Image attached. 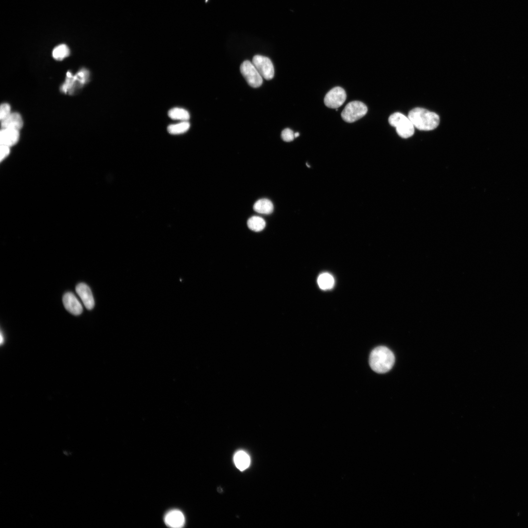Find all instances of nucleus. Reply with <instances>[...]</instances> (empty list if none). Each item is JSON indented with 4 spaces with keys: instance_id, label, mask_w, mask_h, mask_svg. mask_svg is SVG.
<instances>
[{
    "instance_id": "1",
    "label": "nucleus",
    "mask_w": 528,
    "mask_h": 528,
    "mask_svg": "<svg viewBox=\"0 0 528 528\" xmlns=\"http://www.w3.org/2000/svg\"><path fill=\"white\" fill-rule=\"evenodd\" d=\"M393 352L385 346H379L373 350L369 357V364L373 371L380 374L390 371L395 363Z\"/></svg>"
},
{
    "instance_id": "2",
    "label": "nucleus",
    "mask_w": 528,
    "mask_h": 528,
    "mask_svg": "<svg viewBox=\"0 0 528 528\" xmlns=\"http://www.w3.org/2000/svg\"><path fill=\"white\" fill-rule=\"evenodd\" d=\"M408 117L415 128L422 131L433 130L440 124V118L437 114L421 108H416L410 111Z\"/></svg>"
},
{
    "instance_id": "3",
    "label": "nucleus",
    "mask_w": 528,
    "mask_h": 528,
    "mask_svg": "<svg viewBox=\"0 0 528 528\" xmlns=\"http://www.w3.org/2000/svg\"><path fill=\"white\" fill-rule=\"evenodd\" d=\"M389 124L396 128L398 134L402 138L407 139L412 137L415 127L408 118L400 113L391 115L388 119Z\"/></svg>"
},
{
    "instance_id": "4",
    "label": "nucleus",
    "mask_w": 528,
    "mask_h": 528,
    "mask_svg": "<svg viewBox=\"0 0 528 528\" xmlns=\"http://www.w3.org/2000/svg\"><path fill=\"white\" fill-rule=\"evenodd\" d=\"M366 105L362 102L354 101L346 105L342 113V117L346 122L354 123L362 117L367 113Z\"/></svg>"
},
{
    "instance_id": "5",
    "label": "nucleus",
    "mask_w": 528,
    "mask_h": 528,
    "mask_svg": "<svg viewBox=\"0 0 528 528\" xmlns=\"http://www.w3.org/2000/svg\"><path fill=\"white\" fill-rule=\"evenodd\" d=\"M240 71L242 76L251 87L257 88L263 83V78L260 75L252 62L246 61L243 62L240 66Z\"/></svg>"
},
{
    "instance_id": "6",
    "label": "nucleus",
    "mask_w": 528,
    "mask_h": 528,
    "mask_svg": "<svg viewBox=\"0 0 528 528\" xmlns=\"http://www.w3.org/2000/svg\"><path fill=\"white\" fill-rule=\"evenodd\" d=\"M252 63L263 78L267 80L273 78L275 76L274 66L268 58L256 55L252 59Z\"/></svg>"
},
{
    "instance_id": "7",
    "label": "nucleus",
    "mask_w": 528,
    "mask_h": 528,
    "mask_svg": "<svg viewBox=\"0 0 528 528\" xmlns=\"http://www.w3.org/2000/svg\"><path fill=\"white\" fill-rule=\"evenodd\" d=\"M346 97L345 91L342 87H336L326 94L325 104L329 109H337L343 104Z\"/></svg>"
},
{
    "instance_id": "8",
    "label": "nucleus",
    "mask_w": 528,
    "mask_h": 528,
    "mask_svg": "<svg viewBox=\"0 0 528 528\" xmlns=\"http://www.w3.org/2000/svg\"><path fill=\"white\" fill-rule=\"evenodd\" d=\"M63 302L66 309L72 314L78 315L82 312V305L73 293L69 292L65 294L63 298Z\"/></svg>"
},
{
    "instance_id": "9",
    "label": "nucleus",
    "mask_w": 528,
    "mask_h": 528,
    "mask_svg": "<svg viewBox=\"0 0 528 528\" xmlns=\"http://www.w3.org/2000/svg\"><path fill=\"white\" fill-rule=\"evenodd\" d=\"M76 292L85 307L88 310L93 309L94 306V300L89 287L85 283H80L76 287Z\"/></svg>"
},
{
    "instance_id": "10",
    "label": "nucleus",
    "mask_w": 528,
    "mask_h": 528,
    "mask_svg": "<svg viewBox=\"0 0 528 528\" xmlns=\"http://www.w3.org/2000/svg\"><path fill=\"white\" fill-rule=\"evenodd\" d=\"M19 130L12 129H2L0 133L1 145L9 147L15 145L19 140Z\"/></svg>"
},
{
    "instance_id": "11",
    "label": "nucleus",
    "mask_w": 528,
    "mask_h": 528,
    "mask_svg": "<svg viewBox=\"0 0 528 528\" xmlns=\"http://www.w3.org/2000/svg\"><path fill=\"white\" fill-rule=\"evenodd\" d=\"M165 522L169 527L181 528L185 523V517L180 511L174 510L167 513L165 517Z\"/></svg>"
},
{
    "instance_id": "12",
    "label": "nucleus",
    "mask_w": 528,
    "mask_h": 528,
    "mask_svg": "<svg viewBox=\"0 0 528 528\" xmlns=\"http://www.w3.org/2000/svg\"><path fill=\"white\" fill-rule=\"evenodd\" d=\"M22 116L18 113H12L6 119L1 121L2 129H12L20 130L23 126Z\"/></svg>"
},
{
    "instance_id": "13",
    "label": "nucleus",
    "mask_w": 528,
    "mask_h": 528,
    "mask_svg": "<svg viewBox=\"0 0 528 528\" xmlns=\"http://www.w3.org/2000/svg\"><path fill=\"white\" fill-rule=\"evenodd\" d=\"M273 202L267 199L258 200L253 205V209L256 213L262 215H270L273 212Z\"/></svg>"
},
{
    "instance_id": "14",
    "label": "nucleus",
    "mask_w": 528,
    "mask_h": 528,
    "mask_svg": "<svg viewBox=\"0 0 528 528\" xmlns=\"http://www.w3.org/2000/svg\"><path fill=\"white\" fill-rule=\"evenodd\" d=\"M234 461L236 467L239 470L243 471L249 466L250 459L246 452L239 451L235 454Z\"/></svg>"
},
{
    "instance_id": "15",
    "label": "nucleus",
    "mask_w": 528,
    "mask_h": 528,
    "mask_svg": "<svg viewBox=\"0 0 528 528\" xmlns=\"http://www.w3.org/2000/svg\"><path fill=\"white\" fill-rule=\"evenodd\" d=\"M70 50L65 44H61L56 47L52 51V57L58 61H63L69 56Z\"/></svg>"
},
{
    "instance_id": "16",
    "label": "nucleus",
    "mask_w": 528,
    "mask_h": 528,
    "mask_svg": "<svg viewBox=\"0 0 528 528\" xmlns=\"http://www.w3.org/2000/svg\"><path fill=\"white\" fill-rule=\"evenodd\" d=\"M248 226L252 231L259 232L265 229L266 223L265 220L259 217H252L248 221Z\"/></svg>"
},
{
    "instance_id": "17",
    "label": "nucleus",
    "mask_w": 528,
    "mask_h": 528,
    "mask_svg": "<svg viewBox=\"0 0 528 528\" xmlns=\"http://www.w3.org/2000/svg\"><path fill=\"white\" fill-rule=\"evenodd\" d=\"M169 116L172 120L188 121L190 119L189 112L186 110L180 108H174L169 112Z\"/></svg>"
},
{
    "instance_id": "18",
    "label": "nucleus",
    "mask_w": 528,
    "mask_h": 528,
    "mask_svg": "<svg viewBox=\"0 0 528 528\" xmlns=\"http://www.w3.org/2000/svg\"><path fill=\"white\" fill-rule=\"evenodd\" d=\"M318 283L321 289L324 290H327L333 288L335 280L331 275L328 273H324L319 276Z\"/></svg>"
},
{
    "instance_id": "19",
    "label": "nucleus",
    "mask_w": 528,
    "mask_h": 528,
    "mask_svg": "<svg viewBox=\"0 0 528 528\" xmlns=\"http://www.w3.org/2000/svg\"><path fill=\"white\" fill-rule=\"evenodd\" d=\"M190 124L188 121L170 125L168 131L171 134L179 135L186 132L190 128Z\"/></svg>"
},
{
    "instance_id": "20",
    "label": "nucleus",
    "mask_w": 528,
    "mask_h": 528,
    "mask_svg": "<svg viewBox=\"0 0 528 528\" xmlns=\"http://www.w3.org/2000/svg\"><path fill=\"white\" fill-rule=\"evenodd\" d=\"M11 108L10 104L3 103L0 107V120L3 121L11 114Z\"/></svg>"
},
{
    "instance_id": "21",
    "label": "nucleus",
    "mask_w": 528,
    "mask_h": 528,
    "mask_svg": "<svg viewBox=\"0 0 528 528\" xmlns=\"http://www.w3.org/2000/svg\"><path fill=\"white\" fill-rule=\"evenodd\" d=\"M282 140L286 142H291L294 140L295 133L289 128L285 129L281 133Z\"/></svg>"
},
{
    "instance_id": "22",
    "label": "nucleus",
    "mask_w": 528,
    "mask_h": 528,
    "mask_svg": "<svg viewBox=\"0 0 528 528\" xmlns=\"http://www.w3.org/2000/svg\"><path fill=\"white\" fill-rule=\"evenodd\" d=\"M9 146L1 145V160L3 161L5 158L8 156L10 152Z\"/></svg>"
},
{
    "instance_id": "23",
    "label": "nucleus",
    "mask_w": 528,
    "mask_h": 528,
    "mask_svg": "<svg viewBox=\"0 0 528 528\" xmlns=\"http://www.w3.org/2000/svg\"><path fill=\"white\" fill-rule=\"evenodd\" d=\"M299 136V133H298V132H297V133H295V138H297V137H298Z\"/></svg>"
}]
</instances>
